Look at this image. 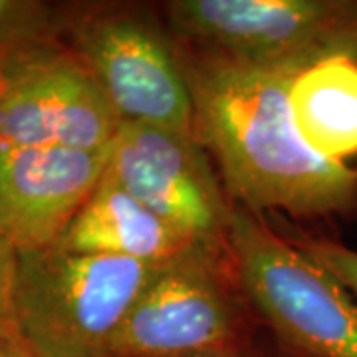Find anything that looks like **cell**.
Segmentation results:
<instances>
[{
  "label": "cell",
  "mask_w": 357,
  "mask_h": 357,
  "mask_svg": "<svg viewBox=\"0 0 357 357\" xmlns=\"http://www.w3.org/2000/svg\"><path fill=\"white\" fill-rule=\"evenodd\" d=\"M109 147L0 145V234L18 250L56 246L98 189Z\"/></svg>",
  "instance_id": "cell-9"
},
{
  "label": "cell",
  "mask_w": 357,
  "mask_h": 357,
  "mask_svg": "<svg viewBox=\"0 0 357 357\" xmlns=\"http://www.w3.org/2000/svg\"><path fill=\"white\" fill-rule=\"evenodd\" d=\"M185 357H241V354L229 347V349H218V351H204V354H195V356H185Z\"/></svg>",
  "instance_id": "cell-16"
},
{
  "label": "cell",
  "mask_w": 357,
  "mask_h": 357,
  "mask_svg": "<svg viewBox=\"0 0 357 357\" xmlns=\"http://www.w3.org/2000/svg\"><path fill=\"white\" fill-rule=\"evenodd\" d=\"M107 173L139 203L195 243L227 250L230 203L195 135L121 121L109 145Z\"/></svg>",
  "instance_id": "cell-7"
},
{
  "label": "cell",
  "mask_w": 357,
  "mask_h": 357,
  "mask_svg": "<svg viewBox=\"0 0 357 357\" xmlns=\"http://www.w3.org/2000/svg\"><path fill=\"white\" fill-rule=\"evenodd\" d=\"M181 36L264 68L304 70L330 58L357 60V0H173Z\"/></svg>",
  "instance_id": "cell-4"
},
{
  "label": "cell",
  "mask_w": 357,
  "mask_h": 357,
  "mask_svg": "<svg viewBox=\"0 0 357 357\" xmlns=\"http://www.w3.org/2000/svg\"><path fill=\"white\" fill-rule=\"evenodd\" d=\"M0 357H38L20 337L0 340Z\"/></svg>",
  "instance_id": "cell-15"
},
{
  "label": "cell",
  "mask_w": 357,
  "mask_h": 357,
  "mask_svg": "<svg viewBox=\"0 0 357 357\" xmlns=\"http://www.w3.org/2000/svg\"><path fill=\"white\" fill-rule=\"evenodd\" d=\"M195 243L129 195L107 169L98 189L66 229L56 248L76 255H102L163 264Z\"/></svg>",
  "instance_id": "cell-10"
},
{
  "label": "cell",
  "mask_w": 357,
  "mask_h": 357,
  "mask_svg": "<svg viewBox=\"0 0 357 357\" xmlns=\"http://www.w3.org/2000/svg\"><path fill=\"white\" fill-rule=\"evenodd\" d=\"M296 72L217 50L187 64L195 137L215 157L234 203L255 215L357 217V167L314 153L294 126L288 89Z\"/></svg>",
  "instance_id": "cell-1"
},
{
  "label": "cell",
  "mask_w": 357,
  "mask_h": 357,
  "mask_svg": "<svg viewBox=\"0 0 357 357\" xmlns=\"http://www.w3.org/2000/svg\"><path fill=\"white\" fill-rule=\"evenodd\" d=\"M294 244L328 270L357 304V250L326 236H306L294 241Z\"/></svg>",
  "instance_id": "cell-13"
},
{
  "label": "cell",
  "mask_w": 357,
  "mask_h": 357,
  "mask_svg": "<svg viewBox=\"0 0 357 357\" xmlns=\"http://www.w3.org/2000/svg\"><path fill=\"white\" fill-rule=\"evenodd\" d=\"M294 126L319 157L347 163L357 155V60L330 56L296 72L288 89Z\"/></svg>",
  "instance_id": "cell-11"
},
{
  "label": "cell",
  "mask_w": 357,
  "mask_h": 357,
  "mask_svg": "<svg viewBox=\"0 0 357 357\" xmlns=\"http://www.w3.org/2000/svg\"><path fill=\"white\" fill-rule=\"evenodd\" d=\"M18 248L0 234V340L20 337L16 326Z\"/></svg>",
  "instance_id": "cell-14"
},
{
  "label": "cell",
  "mask_w": 357,
  "mask_h": 357,
  "mask_svg": "<svg viewBox=\"0 0 357 357\" xmlns=\"http://www.w3.org/2000/svg\"><path fill=\"white\" fill-rule=\"evenodd\" d=\"M50 8L40 2L0 0V64L20 52L52 42Z\"/></svg>",
  "instance_id": "cell-12"
},
{
  "label": "cell",
  "mask_w": 357,
  "mask_h": 357,
  "mask_svg": "<svg viewBox=\"0 0 357 357\" xmlns=\"http://www.w3.org/2000/svg\"><path fill=\"white\" fill-rule=\"evenodd\" d=\"M227 250L246 296L292 349L357 357V304L328 270L238 203H230Z\"/></svg>",
  "instance_id": "cell-3"
},
{
  "label": "cell",
  "mask_w": 357,
  "mask_h": 357,
  "mask_svg": "<svg viewBox=\"0 0 357 357\" xmlns=\"http://www.w3.org/2000/svg\"><path fill=\"white\" fill-rule=\"evenodd\" d=\"M74 52L105 89L121 121L195 135V107L177 52L153 24L103 13L74 26Z\"/></svg>",
  "instance_id": "cell-8"
},
{
  "label": "cell",
  "mask_w": 357,
  "mask_h": 357,
  "mask_svg": "<svg viewBox=\"0 0 357 357\" xmlns=\"http://www.w3.org/2000/svg\"><path fill=\"white\" fill-rule=\"evenodd\" d=\"M161 264L56 246L18 250L16 326L38 357H105Z\"/></svg>",
  "instance_id": "cell-2"
},
{
  "label": "cell",
  "mask_w": 357,
  "mask_h": 357,
  "mask_svg": "<svg viewBox=\"0 0 357 357\" xmlns=\"http://www.w3.org/2000/svg\"><path fill=\"white\" fill-rule=\"evenodd\" d=\"M218 255L222 252L192 246L157 268L105 357H185L232 347L236 307Z\"/></svg>",
  "instance_id": "cell-6"
},
{
  "label": "cell",
  "mask_w": 357,
  "mask_h": 357,
  "mask_svg": "<svg viewBox=\"0 0 357 357\" xmlns=\"http://www.w3.org/2000/svg\"><path fill=\"white\" fill-rule=\"evenodd\" d=\"M121 117L88 64L54 42L0 64V145L98 151Z\"/></svg>",
  "instance_id": "cell-5"
}]
</instances>
